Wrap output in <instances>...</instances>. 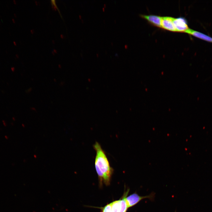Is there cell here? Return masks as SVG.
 Masks as SVG:
<instances>
[{
	"label": "cell",
	"instance_id": "cell-10",
	"mask_svg": "<svg viewBox=\"0 0 212 212\" xmlns=\"http://www.w3.org/2000/svg\"><path fill=\"white\" fill-rule=\"evenodd\" d=\"M53 8H54V10H55V11H56L57 10V7H56V6H54Z\"/></svg>",
	"mask_w": 212,
	"mask_h": 212
},
{
	"label": "cell",
	"instance_id": "cell-12",
	"mask_svg": "<svg viewBox=\"0 0 212 212\" xmlns=\"http://www.w3.org/2000/svg\"><path fill=\"white\" fill-rule=\"evenodd\" d=\"M31 109H32V110L36 111V109L32 107V108H31Z\"/></svg>",
	"mask_w": 212,
	"mask_h": 212
},
{
	"label": "cell",
	"instance_id": "cell-17",
	"mask_svg": "<svg viewBox=\"0 0 212 212\" xmlns=\"http://www.w3.org/2000/svg\"><path fill=\"white\" fill-rule=\"evenodd\" d=\"M13 2H14V3L15 4H16V1H15V0H13Z\"/></svg>",
	"mask_w": 212,
	"mask_h": 212
},
{
	"label": "cell",
	"instance_id": "cell-2",
	"mask_svg": "<svg viewBox=\"0 0 212 212\" xmlns=\"http://www.w3.org/2000/svg\"><path fill=\"white\" fill-rule=\"evenodd\" d=\"M153 195L140 196L136 193H134L127 197H125L127 208L136 205L142 199L145 198H152Z\"/></svg>",
	"mask_w": 212,
	"mask_h": 212
},
{
	"label": "cell",
	"instance_id": "cell-1",
	"mask_svg": "<svg viewBox=\"0 0 212 212\" xmlns=\"http://www.w3.org/2000/svg\"><path fill=\"white\" fill-rule=\"evenodd\" d=\"M96 152L95 165L100 182L105 185L110 184L113 169L111 166L105 151L100 144L96 142L93 145Z\"/></svg>",
	"mask_w": 212,
	"mask_h": 212
},
{
	"label": "cell",
	"instance_id": "cell-3",
	"mask_svg": "<svg viewBox=\"0 0 212 212\" xmlns=\"http://www.w3.org/2000/svg\"><path fill=\"white\" fill-rule=\"evenodd\" d=\"M173 21L176 32H185L189 29L187 21L183 17L173 18Z\"/></svg>",
	"mask_w": 212,
	"mask_h": 212
},
{
	"label": "cell",
	"instance_id": "cell-16",
	"mask_svg": "<svg viewBox=\"0 0 212 212\" xmlns=\"http://www.w3.org/2000/svg\"><path fill=\"white\" fill-rule=\"evenodd\" d=\"M16 56L17 58H18L19 57V56L17 54H16Z\"/></svg>",
	"mask_w": 212,
	"mask_h": 212
},
{
	"label": "cell",
	"instance_id": "cell-15",
	"mask_svg": "<svg viewBox=\"0 0 212 212\" xmlns=\"http://www.w3.org/2000/svg\"><path fill=\"white\" fill-rule=\"evenodd\" d=\"M54 53H57V51L56 50H55V49H54Z\"/></svg>",
	"mask_w": 212,
	"mask_h": 212
},
{
	"label": "cell",
	"instance_id": "cell-4",
	"mask_svg": "<svg viewBox=\"0 0 212 212\" xmlns=\"http://www.w3.org/2000/svg\"><path fill=\"white\" fill-rule=\"evenodd\" d=\"M111 212H126L128 208L125 198L112 202Z\"/></svg>",
	"mask_w": 212,
	"mask_h": 212
},
{
	"label": "cell",
	"instance_id": "cell-8",
	"mask_svg": "<svg viewBox=\"0 0 212 212\" xmlns=\"http://www.w3.org/2000/svg\"><path fill=\"white\" fill-rule=\"evenodd\" d=\"M112 203L107 204L104 208L102 212H111Z\"/></svg>",
	"mask_w": 212,
	"mask_h": 212
},
{
	"label": "cell",
	"instance_id": "cell-6",
	"mask_svg": "<svg viewBox=\"0 0 212 212\" xmlns=\"http://www.w3.org/2000/svg\"><path fill=\"white\" fill-rule=\"evenodd\" d=\"M140 16L153 25L161 28V22L162 17L153 15L141 14Z\"/></svg>",
	"mask_w": 212,
	"mask_h": 212
},
{
	"label": "cell",
	"instance_id": "cell-11",
	"mask_svg": "<svg viewBox=\"0 0 212 212\" xmlns=\"http://www.w3.org/2000/svg\"><path fill=\"white\" fill-rule=\"evenodd\" d=\"M13 43L15 46H16V43L15 41L13 42Z\"/></svg>",
	"mask_w": 212,
	"mask_h": 212
},
{
	"label": "cell",
	"instance_id": "cell-9",
	"mask_svg": "<svg viewBox=\"0 0 212 212\" xmlns=\"http://www.w3.org/2000/svg\"><path fill=\"white\" fill-rule=\"evenodd\" d=\"M51 1L52 2V5H54V6H56L55 1V0H52Z\"/></svg>",
	"mask_w": 212,
	"mask_h": 212
},
{
	"label": "cell",
	"instance_id": "cell-20",
	"mask_svg": "<svg viewBox=\"0 0 212 212\" xmlns=\"http://www.w3.org/2000/svg\"></svg>",
	"mask_w": 212,
	"mask_h": 212
},
{
	"label": "cell",
	"instance_id": "cell-5",
	"mask_svg": "<svg viewBox=\"0 0 212 212\" xmlns=\"http://www.w3.org/2000/svg\"><path fill=\"white\" fill-rule=\"evenodd\" d=\"M173 18L170 16L162 17L161 28L166 30L176 32L173 23Z\"/></svg>",
	"mask_w": 212,
	"mask_h": 212
},
{
	"label": "cell",
	"instance_id": "cell-14",
	"mask_svg": "<svg viewBox=\"0 0 212 212\" xmlns=\"http://www.w3.org/2000/svg\"><path fill=\"white\" fill-rule=\"evenodd\" d=\"M12 21H13V22L14 23H15V21L14 19H12Z\"/></svg>",
	"mask_w": 212,
	"mask_h": 212
},
{
	"label": "cell",
	"instance_id": "cell-18",
	"mask_svg": "<svg viewBox=\"0 0 212 212\" xmlns=\"http://www.w3.org/2000/svg\"><path fill=\"white\" fill-rule=\"evenodd\" d=\"M52 54L53 55H54V52H52Z\"/></svg>",
	"mask_w": 212,
	"mask_h": 212
},
{
	"label": "cell",
	"instance_id": "cell-7",
	"mask_svg": "<svg viewBox=\"0 0 212 212\" xmlns=\"http://www.w3.org/2000/svg\"><path fill=\"white\" fill-rule=\"evenodd\" d=\"M185 32L197 38L212 42V38L198 32L189 29Z\"/></svg>",
	"mask_w": 212,
	"mask_h": 212
},
{
	"label": "cell",
	"instance_id": "cell-19",
	"mask_svg": "<svg viewBox=\"0 0 212 212\" xmlns=\"http://www.w3.org/2000/svg\"><path fill=\"white\" fill-rule=\"evenodd\" d=\"M14 15L15 16V17H16V14H14Z\"/></svg>",
	"mask_w": 212,
	"mask_h": 212
},
{
	"label": "cell",
	"instance_id": "cell-13",
	"mask_svg": "<svg viewBox=\"0 0 212 212\" xmlns=\"http://www.w3.org/2000/svg\"><path fill=\"white\" fill-rule=\"evenodd\" d=\"M60 37L62 38H64V36L62 34L60 35Z\"/></svg>",
	"mask_w": 212,
	"mask_h": 212
}]
</instances>
